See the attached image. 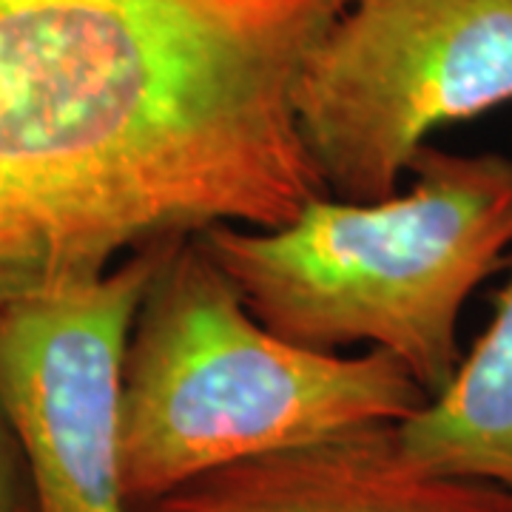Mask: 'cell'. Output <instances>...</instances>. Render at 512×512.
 Instances as JSON below:
<instances>
[{
    "mask_svg": "<svg viewBox=\"0 0 512 512\" xmlns=\"http://www.w3.org/2000/svg\"><path fill=\"white\" fill-rule=\"evenodd\" d=\"M0 512H37L29 467L3 404H0Z\"/></svg>",
    "mask_w": 512,
    "mask_h": 512,
    "instance_id": "8",
    "label": "cell"
},
{
    "mask_svg": "<svg viewBox=\"0 0 512 512\" xmlns=\"http://www.w3.org/2000/svg\"><path fill=\"white\" fill-rule=\"evenodd\" d=\"M512 103V0H345L296 80L330 197L384 200L447 126Z\"/></svg>",
    "mask_w": 512,
    "mask_h": 512,
    "instance_id": "4",
    "label": "cell"
},
{
    "mask_svg": "<svg viewBox=\"0 0 512 512\" xmlns=\"http://www.w3.org/2000/svg\"><path fill=\"white\" fill-rule=\"evenodd\" d=\"M410 188L373 202L322 194L276 228L211 225L202 248L256 319L293 345H370L436 396L461 362L458 319L512 248V157H413Z\"/></svg>",
    "mask_w": 512,
    "mask_h": 512,
    "instance_id": "2",
    "label": "cell"
},
{
    "mask_svg": "<svg viewBox=\"0 0 512 512\" xmlns=\"http://www.w3.org/2000/svg\"><path fill=\"white\" fill-rule=\"evenodd\" d=\"M396 436L419 470L512 495V276L476 348L436 396L396 424Z\"/></svg>",
    "mask_w": 512,
    "mask_h": 512,
    "instance_id": "7",
    "label": "cell"
},
{
    "mask_svg": "<svg viewBox=\"0 0 512 512\" xmlns=\"http://www.w3.org/2000/svg\"><path fill=\"white\" fill-rule=\"evenodd\" d=\"M424 402L393 356L293 345L248 311L197 234L165 239L120 365L123 495L148 504L245 458L396 424Z\"/></svg>",
    "mask_w": 512,
    "mask_h": 512,
    "instance_id": "3",
    "label": "cell"
},
{
    "mask_svg": "<svg viewBox=\"0 0 512 512\" xmlns=\"http://www.w3.org/2000/svg\"><path fill=\"white\" fill-rule=\"evenodd\" d=\"M160 245L106 274L0 293V404L37 512H128L120 481V365Z\"/></svg>",
    "mask_w": 512,
    "mask_h": 512,
    "instance_id": "5",
    "label": "cell"
},
{
    "mask_svg": "<svg viewBox=\"0 0 512 512\" xmlns=\"http://www.w3.org/2000/svg\"><path fill=\"white\" fill-rule=\"evenodd\" d=\"M396 424L245 458L128 512H512V495L493 484L407 461Z\"/></svg>",
    "mask_w": 512,
    "mask_h": 512,
    "instance_id": "6",
    "label": "cell"
},
{
    "mask_svg": "<svg viewBox=\"0 0 512 512\" xmlns=\"http://www.w3.org/2000/svg\"><path fill=\"white\" fill-rule=\"evenodd\" d=\"M345 0H0V293L325 191L296 80Z\"/></svg>",
    "mask_w": 512,
    "mask_h": 512,
    "instance_id": "1",
    "label": "cell"
}]
</instances>
